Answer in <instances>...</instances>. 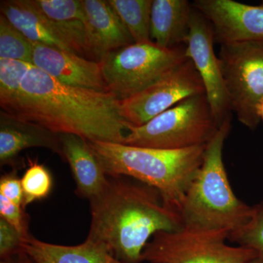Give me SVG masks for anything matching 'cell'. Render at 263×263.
I'll return each instance as SVG.
<instances>
[{"label":"cell","instance_id":"cell-14","mask_svg":"<svg viewBox=\"0 0 263 263\" xmlns=\"http://www.w3.org/2000/svg\"><path fill=\"white\" fill-rule=\"evenodd\" d=\"M45 148L63 158L60 135L27 119L0 112V163L17 169L15 159L24 150Z\"/></svg>","mask_w":263,"mask_h":263},{"label":"cell","instance_id":"cell-18","mask_svg":"<svg viewBox=\"0 0 263 263\" xmlns=\"http://www.w3.org/2000/svg\"><path fill=\"white\" fill-rule=\"evenodd\" d=\"M24 251L37 263H124L105 246L86 238L76 246L53 245L31 235L23 243Z\"/></svg>","mask_w":263,"mask_h":263},{"label":"cell","instance_id":"cell-29","mask_svg":"<svg viewBox=\"0 0 263 263\" xmlns=\"http://www.w3.org/2000/svg\"><path fill=\"white\" fill-rule=\"evenodd\" d=\"M257 114H258L260 122H263V102L259 104L258 108H257Z\"/></svg>","mask_w":263,"mask_h":263},{"label":"cell","instance_id":"cell-11","mask_svg":"<svg viewBox=\"0 0 263 263\" xmlns=\"http://www.w3.org/2000/svg\"><path fill=\"white\" fill-rule=\"evenodd\" d=\"M193 4L212 25L214 41H263V2L249 5L233 0H196Z\"/></svg>","mask_w":263,"mask_h":263},{"label":"cell","instance_id":"cell-6","mask_svg":"<svg viewBox=\"0 0 263 263\" xmlns=\"http://www.w3.org/2000/svg\"><path fill=\"white\" fill-rule=\"evenodd\" d=\"M189 60L186 46L163 48L154 42L133 43L100 62L107 90L122 101L141 92Z\"/></svg>","mask_w":263,"mask_h":263},{"label":"cell","instance_id":"cell-24","mask_svg":"<svg viewBox=\"0 0 263 263\" xmlns=\"http://www.w3.org/2000/svg\"><path fill=\"white\" fill-rule=\"evenodd\" d=\"M253 214L248 224L230 233L228 240L240 247L253 249L263 258V201L254 205Z\"/></svg>","mask_w":263,"mask_h":263},{"label":"cell","instance_id":"cell-26","mask_svg":"<svg viewBox=\"0 0 263 263\" xmlns=\"http://www.w3.org/2000/svg\"><path fill=\"white\" fill-rule=\"evenodd\" d=\"M24 241L22 235L0 218V258H7L23 250Z\"/></svg>","mask_w":263,"mask_h":263},{"label":"cell","instance_id":"cell-10","mask_svg":"<svg viewBox=\"0 0 263 263\" xmlns=\"http://www.w3.org/2000/svg\"><path fill=\"white\" fill-rule=\"evenodd\" d=\"M214 42L212 25L193 7L186 43V56L193 62L200 75L213 117L220 127L227 119L231 117L232 110L220 62L214 53Z\"/></svg>","mask_w":263,"mask_h":263},{"label":"cell","instance_id":"cell-23","mask_svg":"<svg viewBox=\"0 0 263 263\" xmlns=\"http://www.w3.org/2000/svg\"><path fill=\"white\" fill-rule=\"evenodd\" d=\"M0 58L19 60L32 65V42L2 14L0 15Z\"/></svg>","mask_w":263,"mask_h":263},{"label":"cell","instance_id":"cell-25","mask_svg":"<svg viewBox=\"0 0 263 263\" xmlns=\"http://www.w3.org/2000/svg\"><path fill=\"white\" fill-rule=\"evenodd\" d=\"M0 218L13 227L24 240L32 235L29 231V216L26 209L15 205L3 195H0Z\"/></svg>","mask_w":263,"mask_h":263},{"label":"cell","instance_id":"cell-15","mask_svg":"<svg viewBox=\"0 0 263 263\" xmlns=\"http://www.w3.org/2000/svg\"><path fill=\"white\" fill-rule=\"evenodd\" d=\"M72 53L89 59L82 0H28ZM90 60V59H89Z\"/></svg>","mask_w":263,"mask_h":263},{"label":"cell","instance_id":"cell-27","mask_svg":"<svg viewBox=\"0 0 263 263\" xmlns=\"http://www.w3.org/2000/svg\"><path fill=\"white\" fill-rule=\"evenodd\" d=\"M0 195L6 197L15 205L24 207L23 189L21 179L18 176V170L13 169L10 172L2 175L0 178Z\"/></svg>","mask_w":263,"mask_h":263},{"label":"cell","instance_id":"cell-28","mask_svg":"<svg viewBox=\"0 0 263 263\" xmlns=\"http://www.w3.org/2000/svg\"><path fill=\"white\" fill-rule=\"evenodd\" d=\"M0 263H37L32 258L31 256H29L27 252L23 250L15 253L13 255L10 256L7 258L1 259Z\"/></svg>","mask_w":263,"mask_h":263},{"label":"cell","instance_id":"cell-3","mask_svg":"<svg viewBox=\"0 0 263 263\" xmlns=\"http://www.w3.org/2000/svg\"><path fill=\"white\" fill-rule=\"evenodd\" d=\"M107 176H124L158 190L179 212L185 195L203 160L205 146L164 150L110 142L89 141Z\"/></svg>","mask_w":263,"mask_h":263},{"label":"cell","instance_id":"cell-9","mask_svg":"<svg viewBox=\"0 0 263 263\" xmlns=\"http://www.w3.org/2000/svg\"><path fill=\"white\" fill-rule=\"evenodd\" d=\"M203 93L200 75L187 60L141 92L120 101L121 115L128 124L140 127L185 99Z\"/></svg>","mask_w":263,"mask_h":263},{"label":"cell","instance_id":"cell-13","mask_svg":"<svg viewBox=\"0 0 263 263\" xmlns=\"http://www.w3.org/2000/svg\"><path fill=\"white\" fill-rule=\"evenodd\" d=\"M82 4L90 60L100 62L111 52L134 43L108 1L82 0Z\"/></svg>","mask_w":263,"mask_h":263},{"label":"cell","instance_id":"cell-20","mask_svg":"<svg viewBox=\"0 0 263 263\" xmlns=\"http://www.w3.org/2000/svg\"><path fill=\"white\" fill-rule=\"evenodd\" d=\"M136 43L152 42V0H108Z\"/></svg>","mask_w":263,"mask_h":263},{"label":"cell","instance_id":"cell-8","mask_svg":"<svg viewBox=\"0 0 263 263\" xmlns=\"http://www.w3.org/2000/svg\"><path fill=\"white\" fill-rule=\"evenodd\" d=\"M218 57L232 111L243 125L255 129L263 102V41L221 45Z\"/></svg>","mask_w":263,"mask_h":263},{"label":"cell","instance_id":"cell-4","mask_svg":"<svg viewBox=\"0 0 263 263\" xmlns=\"http://www.w3.org/2000/svg\"><path fill=\"white\" fill-rule=\"evenodd\" d=\"M230 129L231 117L221 124L205 146L201 166L179 210L183 226L228 230L230 234L251 220L253 207L233 193L223 161V148Z\"/></svg>","mask_w":263,"mask_h":263},{"label":"cell","instance_id":"cell-16","mask_svg":"<svg viewBox=\"0 0 263 263\" xmlns=\"http://www.w3.org/2000/svg\"><path fill=\"white\" fill-rule=\"evenodd\" d=\"M60 141L62 160L70 165L76 195L91 200L105 187L108 176L87 140L75 135L61 134Z\"/></svg>","mask_w":263,"mask_h":263},{"label":"cell","instance_id":"cell-1","mask_svg":"<svg viewBox=\"0 0 263 263\" xmlns=\"http://www.w3.org/2000/svg\"><path fill=\"white\" fill-rule=\"evenodd\" d=\"M10 114L89 141L124 143L129 125L121 115L120 100L110 91L62 84L34 65Z\"/></svg>","mask_w":263,"mask_h":263},{"label":"cell","instance_id":"cell-30","mask_svg":"<svg viewBox=\"0 0 263 263\" xmlns=\"http://www.w3.org/2000/svg\"><path fill=\"white\" fill-rule=\"evenodd\" d=\"M247 263H263V258L260 257H256L254 258L251 259Z\"/></svg>","mask_w":263,"mask_h":263},{"label":"cell","instance_id":"cell-19","mask_svg":"<svg viewBox=\"0 0 263 263\" xmlns=\"http://www.w3.org/2000/svg\"><path fill=\"white\" fill-rule=\"evenodd\" d=\"M1 14L31 42L72 52L57 37L46 18L28 0L2 1Z\"/></svg>","mask_w":263,"mask_h":263},{"label":"cell","instance_id":"cell-7","mask_svg":"<svg viewBox=\"0 0 263 263\" xmlns=\"http://www.w3.org/2000/svg\"><path fill=\"white\" fill-rule=\"evenodd\" d=\"M229 232L182 226L158 232L142 253L148 263H247L258 257L253 249L226 243Z\"/></svg>","mask_w":263,"mask_h":263},{"label":"cell","instance_id":"cell-12","mask_svg":"<svg viewBox=\"0 0 263 263\" xmlns=\"http://www.w3.org/2000/svg\"><path fill=\"white\" fill-rule=\"evenodd\" d=\"M32 44V65L60 83L76 87L108 91L100 62L48 45Z\"/></svg>","mask_w":263,"mask_h":263},{"label":"cell","instance_id":"cell-5","mask_svg":"<svg viewBox=\"0 0 263 263\" xmlns=\"http://www.w3.org/2000/svg\"><path fill=\"white\" fill-rule=\"evenodd\" d=\"M219 127L203 93L185 99L140 127L129 124L123 144L186 149L206 145Z\"/></svg>","mask_w":263,"mask_h":263},{"label":"cell","instance_id":"cell-21","mask_svg":"<svg viewBox=\"0 0 263 263\" xmlns=\"http://www.w3.org/2000/svg\"><path fill=\"white\" fill-rule=\"evenodd\" d=\"M32 64L0 58V106L10 114L18 101L22 81Z\"/></svg>","mask_w":263,"mask_h":263},{"label":"cell","instance_id":"cell-17","mask_svg":"<svg viewBox=\"0 0 263 263\" xmlns=\"http://www.w3.org/2000/svg\"><path fill=\"white\" fill-rule=\"evenodd\" d=\"M193 4L186 0H154L151 13V38L163 48L186 44Z\"/></svg>","mask_w":263,"mask_h":263},{"label":"cell","instance_id":"cell-2","mask_svg":"<svg viewBox=\"0 0 263 263\" xmlns=\"http://www.w3.org/2000/svg\"><path fill=\"white\" fill-rule=\"evenodd\" d=\"M88 239L105 246L118 260L141 263L147 243L158 232L182 228L179 212L158 190L127 176H108L103 191L89 200Z\"/></svg>","mask_w":263,"mask_h":263},{"label":"cell","instance_id":"cell-22","mask_svg":"<svg viewBox=\"0 0 263 263\" xmlns=\"http://www.w3.org/2000/svg\"><path fill=\"white\" fill-rule=\"evenodd\" d=\"M24 193V207L49 196L53 180L49 170L37 161L28 158V167L21 178Z\"/></svg>","mask_w":263,"mask_h":263}]
</instances>
